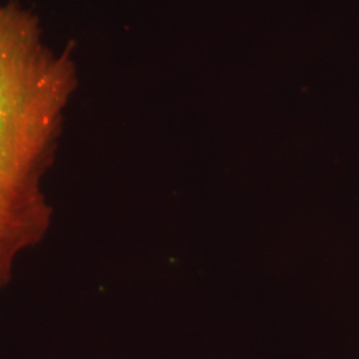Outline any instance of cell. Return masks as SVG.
<instances>
[{"mask_svg": "<svg viewBox=\"0 0 359 359\" xmlns=\"http://www.w3.org/2000/svg\"><path fill=\"white\" fill-rule=\"evenodd\" d=\"M76 87L74 53L29 10L0 4V289L51 228L44 184Z\"/></svg>", "mask_w": 359, "mask_h": 359, "instance_id": "cell-1", "label": "cell"}]
</instances>
